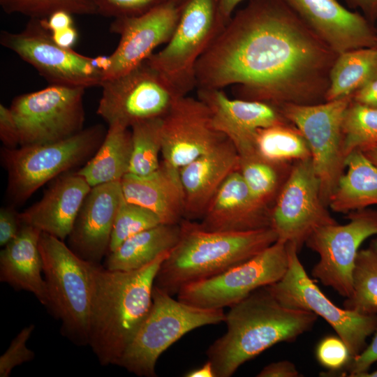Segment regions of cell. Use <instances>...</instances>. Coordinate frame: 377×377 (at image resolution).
Returning <instances> with one entry per match:
<instances>
[{
    "label": "cell",
    "mask_w": 377,
    "mask_h": 377,
    "mask_svg": "<svg viewBox=\"0 0 377 377\" xmlns=\"http://www.w3.org/2000/svg\"><path fill=\"white\" fill-rule=\"evenodd\" d=\"M243 0H219V9L221 16L227 23L231 17L236 7Z\"/></svg>",
    "instance_id": "cell-49"
},
{
    "label": "cell",
    "mask_w": 377,
    "mask_h": 377,
    "mask_svg": "<svg viewBox=\"0 0 377 377\" xmlns=\"http://www.w3.org/2000/svg\"><path fill=\"white\" fill-rule=\"evenodd\" d=\"M288 245L289 264L284 276L267 288L283 306L309 311L325 319L346 343L353 357L366 347L377 326V314L359 313L335 305L306 272L298 251Z\"/></svg>",
    "instance_id": "cell-11"
},
{
    "label": "cell",
    "mask_w": 377,
    "mask_h": 377,
    "mask_svg": "<svg viewBox=\"0 0 377 377\" xmlns=\"http://www.w3.org/2000/svg\"><path fill=\"white\" fill-rule=\"evenodd\" d=\"M352 100L367 106L377 108V77L356 91Z\"/></svg>",
    "instance_id": "cell-46"
},
{
    "label": "cell",
    "mask_w": 377,
    "mask_h": 377,
    "mask_svg": "<svg viewBox=\"0 0 377 377\" xmlns=\"http://www.w3.org/2000/svg\"><path fill=\"white\" fill-rule=\"evenodd\" d=\"M18 212L13 207L0 209V246H4L19 233L22 226Z\"/></svg>",
    "instance_id": "cell-43"
},
{
    "label": "cell",
    "mask_w": 377,
    "mask_h": 377,
    "mask_svg": "<svg viewBox=\"0 0 377 377\" xmlns=\"http://www.w3.org/2000/svg\"><path fill=\"white\" fill-rule=\"evenodd\" d=\"M181 235L179 224H159L124 241L107 254L104 267L112 271H133L142 268L166 251H170Z\"/></svg>",
    "instance_id": "cell-28"
},
{
    "label": "cell",
    "mask_w": 377,
    "mask_h": 377,
    "mask_svg": "<svg viewBox=\"0 0 377 377\" xmlns=\"http://www.w3.org/2000/svg\"><path fill=\"white\" fill-rule=\"evenodd\" d=\"M255 147L260 156L274 163H293L311 158L306 141L289 121L260 129Z\"/></svg>",
    "instance_id": "cell-31"
},
{
    "label": "cell",
    "mask_w": 377,
    "mask_h": 377,
    "mask_svg": "<svg viewBox=\"0 0 377 377\" xmlns=\"http://www.w3.org/2000/svg\"><path fill=\"white\" fill-rule=\"evenodd\" d=\"M186 377H216L212 363L207 362L202 366L193 369L184 374Z\"/></svg>",
    "instance_id": "cell-50"
},
{
    "label": "cell",
    "mask_w": 377,
    "mask_h": 377,
    "mask_svg": "<svg viewBox=\"0 0 377 377\" xmlns=\"http://www.w3.org/2000/svg\"><path fill=\"white\" fill-rule=\"evenodd\" d=\"M346 168L330 197L328 207L348 214L377 205V166L361 151L346 159Z\"/></svg>",
    "instance_id": "cell-27"
},
{
    "label": "cell",
    "mask_w": 377,
    "mask_h": 377,
    "mask_svg": "<svg viewBox=\"0 0 377 377\" xmlns=\"http://www.w3.org/2000/svg\"><path fill=\"white\" fill-rule=\"evenodd\" d=\"M348 222L317 228L306 246L319 256L311 275L340 295L353 293V274L361 244L377 235V209H363L348 214Z\"/></svg>",
    "instance_id": "cell-15"
},
{
    "label": "cell",
    "mask_w": 377,
    "mask_h": 377,
    "mask_svg": "<svg viewBox=\"0 0 377 377\" xmlns=\"http://www.w3.org/2000/svg\"><path fill=\"white\" fill-rule=\"evenodd\" d=\"M170 252L133 271L94 264L89 346L101 365L117 364L150 309L156 274Z\"/></svg>",
    "instance_id": "cell-2"
},
{
    "label": "cell",
    "mask_w": 377,
    "mask_h": 377,
    "mask_svg": "<svg viewBox=\"0 0 377 377\" xmlns=\"http://www.w3.org/2000/svg\"><path fill=\"white\" fill-rule=\"evenodd\" d=\"M51 33V32H50ZM53 40L66 49H72L77 40L78 34L74 26L51 33Z\"/></svg>",
    "instance_id": "cell-47"
},
{
    "label": "cell",
    "mask_w": 377,
    "mask_h": 377,
    "mask_svg": "<svg viewBox=\"0 0 377 377\" xmlns=\"http://www.w3.org/2000/svg\"><path fill=\"white\" fill-rule=\"evenodd\" d=\"M39 250L46 283L47 309L61 322L64 336L77 346L89 345L92 268L64 241L41 232Z\"/></svg>",
    "instance_id": "cell-5"
},
{
    "label": "cell",
    "mask_w": 377,
    "mask_h": 377,
    "mask_svg": "<svg viewBox=\"0 0 377 377\" xmlns=\"http://www.w3.org/2000/svg\"><path fill=\"white\" fill-rule=\"evenodd\" d=\"M360 377H377V369L371 372H366L361 375Z\"/></svg>",
    "instance_id": "cell-53"
},
{
    "label": "cell",
    "mask_w": 377,
    "mask_h": 377,
    "mask_svg": "<svg viewBox=\"0 0 377 377\" xmlns=\"http://www.w3.org/2000/svg\"><path fill=\"white\" fill-rule=\"evenodd\" d=\"M72 14L66 10H57L47 17L40 19L44 27L51 33L74 26Z\"/></svg>",
    "instance_id": "cell-45"
},
{
    "label": "cell",
    "mask_w": 377,
    "mask_h": 377,
    "mask_svg": "<svg viewBox=\"0 0 377 377\" xmlns=\"http://www.w3.org/2000/svg\"><path fill=\"white\" fill-rule=\"evenodd\" d=\"M239 156L232 142L226 138L209 151L179 169L185 195L184 216L202 218L221 184L239 170Z\"/></svg>",
    "instance_id": "cell-24"
},
{
    "label": "cell",
    "mask_w": 377,
    "mask_h": 377,
    "mask_svg": "<svg viewBox=\"0 0 377 377\" xmlns=\"http://www.w3.org/2000/svg\"><path fill=\"white\" fill-rule=\"evenodd\" d=\"M85 89L51 84L15 97L10 108L18 126L20 145L54 142L82 131Z\"/></svg>",
    "instance_id": "cell-12"
},
{
    "label": "cell",
    "mask_w": 377,
    "mask_h": 377,
    "mask_svg": "<svg viewBox=\"0 0 377 377\" xmlns=\"http://www.w3.org/2000/svg\"><path fill=\"white\" fill-rule=\"evenodd\" d=\"M363 154L377 166V143L362 151Z\"/></svg>",
    "instance_id": "cell-51"
},
{
    "label": "cell",
    "mask_w": 377,
    "mask_h": 377,
    "mask_svg": "<svg viewBox=\"0 0 377 377\" xmlns=\"http://www.w3.org/2000/svg\"><path fill=\"white\" fill-rule=\"evenodd\" d=\"M106 132L98 124L54 142L18 149L3 147L1 160L8 173V197L15 203L23 202L47 182L86 163L100 147Z\"/></svg>",
    "instance_id": "cell-7"
},
{
    "label": "cell",
    "mask_w": 377,
    "mask_h": 377,
    "mask_svg": "<svg viewBox=\"0 0 377 377\" xmlns=\"http://www.w3.org/2000/svg\"><path fill=\"white\" fill-rule=\"evenodd\" d=\"M162 119L144 121L131 128L132 153L128 173L146 175L159 168Z\"/></svg>",
    "instance_id": "cell-35"
},
{
    "label": "cell",
    "mask_w": 377,
    "mask_h": 377,
    "mask_svg": "<svg viewBox=\"0 0 377 377\" xmlns=\"http://www.w3.org/2000/svg\"><path fill=\"white\" fill-rule=\"evenodd\" d=\"M327 207L311 158L293 163L271 208V228L277 241L295 246L299 252L317 228L337 223Z\"/></svg>",
    "instance_id": "cell-16"
},
{
    "label": "cell",
    "mask_w": 377,
    "mask_h": 377,
    "mask_svg": "<svg viewBox=\"0 0 377 377\" xmlns=\"http://www.w3.org/2000/svg\"><path fill=\"white\" fill-rule=\"evenodd\" d=\"M201 219L198 224L206 230L251 231L271 228V207L253 195L236 170L221 184Z\"/></svg>",
    "instance_id": "cell-22"
},
{
    "label": "cell",
    "mask_w": 377,
    "mask_h": 377,
    "mask_svg": "<svg viewBox=\"0 0 377 377\" xmlns=\"http://www.w3.org/2000/svg\"><path fill=\"white\" fill-rule=\"evenodd\" d=\"M0 6L8 14L17 13L30 18L44 19L57 10L72 15H94L92 0H0Z\"/></svg>",
    "instance_id": "cell-37"
},
{
    "label": "cell",
    "mask_w": 377,
    "mask_h": 377,
    "mask_svg": "<svg viewBox=\"0 0 377 377\" xmlns=\"http://www.w3.org/2000/svg\"><path fill=\"white\" fill-rule=\"evenodd\" d=\"M376 38H377V31H376ZM376 47H377V41H376Z\"/></svg>",
    "instance_id": "cell-55"
},
{
    "label": "cell",
    "mask_w": 377,
    "mask_h": 377,
    "mask_svg": "<svg viewBox=\"0 0 377 377\" xmlns=\"http://www.w3.org/2000/svg\"><path fill=\"white\" fill-rule=\"evenodd\" d=\"M374 336L370 344L357 356L353 357L349 364L343 369L342 374L347 376L360 377L362 374L369 371L371 366L377 362V326Z\"/></svg>",
    "instance_id": "cell-41"
},
{
    "label": "cell",
    "mask_w": 377,
    "mask_h": 377,
    "mask_svg": "<svg viewBox=\"0 0 377 377\" xmlns=\"http://www.w3.org/2000/svg\"><path fill=\"white\" fill-rule=\"evenodd\" d=\"M300 376L295 364L288 360L272 362L257 374L258 377H297Z\"/></svg>",
    "instance_id": "cell-44"
},
{
    "label": "cell",
    "mask_w": 377,
    "mask_h": 377,
    "mask_svg": "<svg viewBox=\"0 0 377 377\" xmlns=\"http://www.w3.org/2000/svg\"><path fill=\"white\" fill-rule=\"evenodd\" d=\"M293 163H274L257 153L239 156V172L253 195L272 208Z\"/></svg>",
    "instance_id": "cell-32"
},
{
    "label": "cell",
    "mask_w": 377,
    "mask_h": 377,
    "mask_svg": "<svg viewBox=\"0 0 377 377\" xmlns=\"http://www.w3.org/2000/svg\"><path fill=\"white\" fill-rule=\"evenodd\" d=\"M352 8H360L371 23L377 20V0H346Z\"/></svg>",
    "instance_id": "cell-48"
},
{
    "label": "cell",
    "mask_w": 377,
    "mask_h": 377,
    "mask_svg": "<svg viewBox=\"0 0 377 377\" xmlns=\"http://www.w3.org/2000/svg\"><path fill=\"white\" fill-rule=\"evenodd\" d=\"M197 95L209 110L214 128L232 142L240 157L256 153L260 129L288 122L278 107L267 103L232 99L219 89L198 88Z\"/></svg>",
    "instance_id": "cell-19"
},
{
    "label": "cell",
    "mask_w": 377,
    "mask_h": 377,
    "mask_svg": "<svg viewBox=\"0 0 377 377\" xmlns=\"http://www.w3.org/2000/svg\"><path fill=\"white\" fill-rule=\"evenodd\" d=\"M176 246L161 263L154 286L173 296L192 282L217 275L261 252L275 242L272 228L244 232L209 231L181 221Z\"/></svg>",
    "instance_id": "cell-4"
},
{
    "label": "cell",
    "mask_w": 377,
    "mask_h": 377,
    "mask_svg": "<svg viewBox=\"0 0 377 377\" xmlns=\"http://www.w3.org/2000/svg\"><path fill=\"white\" fill-rule=\"evenodd\" d=\"M131 153V131L119 124L110 125L96 153L76 172L91 187L121 182L128 173Z\"/></svg>",
    "instance_id": "cell-29"
},
{
    "label": "cell",
    "mask_w": 377,
    "mask_h": 377,
    "mask_svg": "<svg viewBox=\"0 0 377 377\" xmlns=\"http://www.w3.org/2000/svg\"><path fill=\"white\" fill-rule=\"evenodd\" d=\"M121 185L126 201L149 209L161 224H179L184 216L185 195L179 170L163 161L146 175L127 173Z\"/></svg>",
    "instance_id": "cell-25"
},
{
    "label": "cell",
    "mask_w": 377,
    "mask_h": 377,
    "mask_svg": "<svg viewBox=\"0 0 377 377\" xmlns=\"http://www.w3.org/2000/svg\"><path fill=\"white\" fill-rule=\"evenodd\" d=\"M337 56L284 0H249L198 60L196 88L234 86L238 98L276 107L319 103Z\"/></svg>",
    "instance_id": "cell-1"
},
{
    "label": "cell",
    "mask_w": 377,
    "mask_h": 377,
    "mask_svg": "<svg viewBox=\"0 0 377 377\" xmlns=\"http://www.w3.org/2000/svg\"><path fill=\"white\" fill-rule=\"evenodd\" d=\"M97 114L108 124L126 128L163 118L180 97L146 61L118 77L103 81Z\"/></svg>",
    "instance_id": "cell-13"
},
{
    "label": "cell",
    "mask_w": 377,
    "mask_h": 377,
    "mask_svg": "<svg viewBox=\"0 0 377 377\" xmlns=\"http://www.w3.org/2000/svg\"><path fill=\"white\" fill-rule=\"evenodd\" d=\"M91 188L76 172L64 173L55 178L39 201L19 214L20 221L64 241Z\"/></svg>",
    "instance_id": "cell-23"
},
{
    "label": "cell",
    "mask_w": 377,
    "mask_h": 377,
    "mask_svg": "<svg viewBox=\"0 0 377 377\" xmlns=\"http://www.w3.org/2000/svg\"><path fill=\"white\" fill-rule=\"evenodd\" d=\"M182 6L166 2L144 14L114 19L111 32L120 36L116 50L108 57L103 80L118 77L146 61L154 50L170 39Z\"/></svg>",
    "instance_id": "cell-17"
},
{
    "label": "cell",
    "mask_w": 377,
    "mask_h": 377,
    "mask_svg": "<svg viewBox=\"0 0 377 377\" xmlns=\"http://www.w3.org/2000/svg\"><path fill=\"white\" fill-rule=\"evenodd\" d=\"M0 140L6 148H16L20 144L17 121L10 108L0 105Z\"/></svg>",
    "instance_id": "cell-42"
},
{
    "label": "cell",
    "mask_w": 377,
    "mask_h": 377,
    "mask_svg": "<svg viewBox=\"0 0 377 377\" xmlns=\"http://www.w3.org/2000/svg\"><path fill=\"white\" fill-rule=\"evenodd\" d=\"M96 14L115 18L144 14L169 0H92Z\"/></svg>",
    "instance_id": "cell-39"
},
{
    "label": "cell",
    "mask_w": 377,
    "mask_h": 377,
    "mask_svg": "<svg viewBox=\"0 0 377 377\" xmlns=\"http://www.w3.org/2000/svg\"><path fill=\"white\" fill-rule=\"evenodd\" d=\"M223 309H204L175 300L154 286L150 309L131 339L118 366L145 377L156 376L158 357L188 332L225 320Z\"/></svg>",
    "instance_id": "cell-6"
},
{
    "label": "cell",
    "mask_w": 377,
    "mask_h": 377,
    "mask_svg": "<svg viewBox=\"0 0 377 377\" xmlns=\"http://www.w3.org/2000/svg\"><path fill=\"white\" fill-rule=\"evenodd\" d=\"M0 43L31 65L51 84L88 88L101 85L96 57L57 45L40 19L30 18L20 32L2 31Z\"/></svg>",
    "instance_id": "cell-14"
},
{
    "label": "cell",
    "mask_w": 377,
    "mask_h": 377,
    "mask_svg": "<svg viewBox=\"0 0 377 377\" xmlns=\"http://www.w3.org/2000/svg\"><path fill=\"white\" fill-rule=\"evenodd\" d=\"M353 96L319 103L283 104L279 109L284 118L302 134L320 184L323 202L328 201L345 171L342 151V121Z\"/></svg>",
    "instance_id": "cell-9"
},
{
    "label": "cell",
    "mask_w": 377,
    "mask_h": 377,
    "mask_svg": "<svg viewBox=\"0 0 377 377\" xmlns=\"http://www.w3.org/2000/svg\"><path fill=\"white\" fill-rule=\"evenodd\" d=\"M337 54L376 45V31L363 15L337 0H284Z\"/></svg>",
    "instance_id": "cell-20"
},
{
    "label": "cell",
    "mask_w": 377,
    "mask_h": 377,
    "mask_svg": "<svg viewBox=\"0 0 377 377\" xmlns=\"http://www.w3.org/2000/svg\"><path fill=\"white\" fill-rule=\"evenodd\" d=\"M227 138L198 98H179L162 119L163 161L179 170Z\"/></svg>",
    "instance_id": "cell-18"
},
{
    "label": "cell",
    "mask_w": 377,
    "mask_h": 377,
    "mask_svg": "<svg viewBox=\"0 0 377 377\" xmlns=\"http://www.w3.org/2000/svg\"><path fill=\"white\" fill-rule=\"evenodd\" d=\"M377 77V47L348 50L337 54L329 74L325 101L353 95Z\"/></svg>",
    "instance_id": "cell-30"
},
{
    "label": "cell",
    "mask_w": 377,
    "mask_h": 377,
    "mask_svg": "<svg viewBox=\"0 0 377 377\" xmlns=\"http://www.w3.org/2000/svg\"><path fill=\"white\" fill-rule=\"evenodd\" d=\"M289 264L288 245L276 241L250 259L214 276L182 287L177 299L204 309H223L279 281Z\"/></svg>",
    "instance_id": "cell-10"
},
{
    "label": "cell",
    "mask_w": 377,
    "mask_h": 377,
    "mask_svg": "<svg viewBox=\"0 0 377 377\" xmlns=\"http://www.w3.org/2000/svg\"><path fill=\"white\" fill-rule=\"evenodd\" d=\"M343 307L362 314H377V254L360 249L353 274V293Z\"/></svg>",
    "instance_id": "cell-33"
},
{
    "label": "cell",
    "mask_w": 377,
    "mask_h": 377,
    "mask_svg": "<svg viewBox=\"0 0 377 377\" xmlns=\"http://www.w3.org/2000/svg\"><path fill=\"white\" fill-rule=\"evenodd\" d=\"M377 143V108L350 101L342 121V151L345 158Z\"/></svg>",
    "instance_id": "cell-34"
},
{
    "label": "cell",
    "mask_w": 377,
    "mask_h": 377,
    "mask_svg": "<svg viewBox=\"0 0 377 377\" xmlns=\"http://www.w3.org/2000/svg\"><path fill=\"white\" fill-rule=\"evenodd\" d=\"M124 199L121 182L91 188L67 238L68 247L76 255L100 264L109 252L114 219Z\"/></svg>",
    "instance_id": "cell-21"
},
{
    "label": "cell",
    "mask_w": 377,
    "mask_h": 377,
    "mask_svg": "<svg viewBox=\"0 0 377 377\" xmlns=\"http://www.w3.org/2000/svg\"><path fill=\"white\" fill-rule=\"evenodd\" d=\"M227 23L219 0H188L169 41L146 61L156 69L180 96L197 87L196 64Z\"/></svg>",
    "instance_id": "cell-8"
},
{
    "label": "cell",
    "mask_w": 377,
    "mask_h": 377,
    "mask_svg": "<svg viewBox=\"0 0 377 377\" xmlns=\"http://www.w3.org/2000/svg\"><path fill=\"white\" fill-rule=\"evenodd\" d=\"M317 318L311 311L282 305L267 286L260 288L230 306L224 320L227 330L207 348V360L216 377H230L274 345L295 341Z\"/></svg>",
    "instance_id": "cell-3"
},
{
    "label": "cell",
    "mask_w": 377,
    "mask_h": 377,
    "mask_svg": "<svg viewBox=\"0 0 377 377\" xmlns=\"http://www.w3.org/2000/svg\"><path fill=\"white\" fill-rule=\"evenodd\" d=\"M188 0H169V2L176 5V6H182V5H184L186 1H188Z\"/></svg>",
    "instance_id": "cell-54"
},
{
    "label": "cell",
    "mask_w": 377,
    "mask_h": 377,
    "mask_svg": "<svg viewBox=\"0 0 377 377\" xmlns=\"http://www.w3.org/2000/svg\"><path fill=\"white\" fill-rule=\"evenodd\" d=\"M369 247L377 254V237L370 242Z\"/></svg>",
    "instance_id": "cell-52"
},
{
    "label": "cell",
    "mask_w": 377,
    "mask_h": 377,
    "mask_svg": "<svg viewBox=\"0 0 377 377\" xmlns=\"http://www.w3.org/2000/svg\"><path fill=\"white\" fill-rule=\"evenodd\" d=\"M316 356L318 362L329 370L321 376L340 372L353 359L348 347L338 335L322 339L317 345Z\"/></svg>",
    "instance_id": "cell-38"
},
{
    "label": "cell",
    "mask_w": 377,
    "mask_h": 377,
    "mask_svg": "<svg viewBox=\"0 0 377 377\" xmlns=\"http://www.w3.org/2000/svg\"><path fill=\"white\" fill-rule=\"evenodd\" d=\"M159 224L161 223L154 212L124 199L114 219L108 253L117 249L129 237Z\"/></svg>",
    "instance_id": "cell-36"
},
{
    "label": "cell",
    "mask_w": 377,
    "mask_h": 377,
    "mask_svg": "<svg viewBox=\"0 0 377 377\" xmlns=\"http://www.w3.org/2000/svg\"><path fill=\"white\" fill-rule=\"evenodd\" d=\"M41 232L33 226L22 224L17 235L0 252V281L17 290L33 293L47 308L49 297L41 274L43 260L38 246Z\"/></svg>",
    "instance_id": "cell-26"
},
{
    "label": "cell",
    "mask_w": 377,
    "mask_h": 377,
    "mask_svg": "<svg viewBox=\"0 0 377 377\" xmlns=\"http://www.w3.org/2000/svg\"><path fill=\"white\" fill-rule=\"evenodd\" d=\"M34 330V325L24 327L11 341L9 347L0 357V376L8 377L17 366L32 360L35 354L28 348L27 343Z\"/></svg>",
    "instance_id": "cell-40"
}]
</instances>
